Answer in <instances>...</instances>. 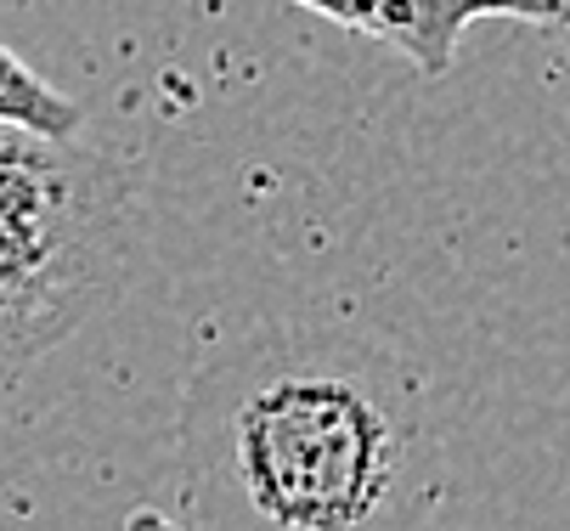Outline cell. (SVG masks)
Segmentation results:
<instances>
[{"label": "cell", "instance_id": "cell-1", "mask_svg": "<svg viewBox=\"0 0 570 531\" xmlns=\"http://www.w3.org/2000/svg\"><path fill=\"white\" fill-rule=\"evenodd\" d=\"M198 531H419L446 481L424 373L345 323L209 351L176 424Z\"/></svg>", "mask_w": 570, "mask_h": 531}, {"label": "cell", "instance_id": "cell-2", "mask_svg": "<svg viewBox=\"0 0 570 531\" xmlns=\"http://www.w3.org/2000/svg\"><path fill=\"white\" fill-rule=\"evenodd\" d=\"M136 255V187H102L0 215V385L51 356L125 288Z\"/></svg>", "mask_w": 570, "mask_h": 531}, {"label": "cell", "instance_id": "cell-3", "mask_svg": "<svg viewBox=\"0 0 570 531\" xmlns=\"http://www.w3.org/2000/svg\"><path fill=\"white\" fill-rule=\"evenodd\" d=\"M294 7L328 18L351 35L384 40L430 80H441L452 68L463 35L480 18H514V23L570 35V0H294Z\"/></svg>", "mask_w": 570, "mask_h": 531}, {"label": "cell", "instance_id": "cell-4", "mask_svg": "<svg viewBox=\"0 0 570 531\" xmlns=\"http://www.w3.org/2000/svg\"><path fill=\"white\" fill-rule=\"evenodd\" d=\"M119 181H130V170L108 159L102 147H86L79 136H40L23 125H0V215L68 204Z\"/></svg>", "mask_w": 570, "mask_h": 531}, {"label": "cell", "instance_id": "cell-5", "mask_svg": "<svg viewBox=\"0 0 570 531\" xmlns=\"http://www.w3.org/2000/svg\"><path fill=\"white\" fill-rule=\"evenodd\" d=\"M0 125H23L40 136H79L86 114L73 97H62L46 73H35L12 46H0Z\"/></svg>", "mask_w": 570, "mask_h": 531}]
</instances>
